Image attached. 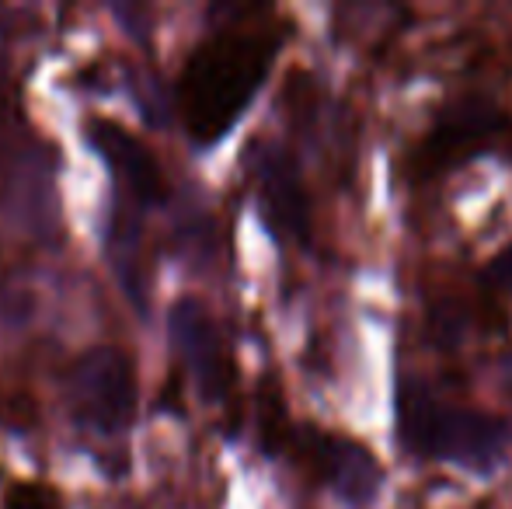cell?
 Segmentation results:
<instances>
[{"instance_id":"3957f363","label":"cell","mask_w":512,"mask_h":509,"mask_svg":"<svg viewBox=\"0 0 512 509\" xmlns=\"http://www.w3.org/2000/svg\"><path fill=\"white\" fill-rule=\"evenodd\" d=\"M70 398L91 429L105 436L122 433L136 412V374L129 356L112 346L84 353L70 374Z\"/></svg>"},{"instance_id":"ba28073f","label":"cell","mask_w":512,"mask_h":509,"mask_svg":"<svg viewBox=\"0 0 512 509\" xmlns=\"http://www.w3.org/2000/svg\"><path fill=\"white\" fill-rule=\"evenodd\" d=\"M502 126V116L488 102H460L443 112V119L429 133L422 147V168H450L457 161H467L478 150L488 147L495 129Z\"/></svg>"},{"instance_id":"5b68a950","label":"cell","mask_w":512,"mask_h":509,"mask_svg":"<svg viewBox=\"0 0 512 509\" xmlns=\"http://www.w3.org/2000/svg\"><path fill=\"white\" fill-rule=\"evenodd\" d=\"M255 192L262 220L276 238L307 241L310 238V203L307 189L300 182V168L293 154L279 143H262L255 150Z\"/></svg>"},{"instance_id":"52a82bcc","label":"cell","mask_w":512,"mask_h":509,"mask_svg":"<svg viewBox=\"0 0 512 509\" xmlns=\"http://www.w3.org/2000/svg\"><path fill=\"white\" fill-rule=\"evenodd\" d=\"M88 133V143L98 150V157L112 168L115 182L143 206H154L164 199V178L161 168H157L154 154L129 133L126 126L112 123V119H88L84 126Z\"/></svg>"},{"instance_id":"277c9868","label":"cell","mask_w":512,"mask_h":509,"mask_svg":"<svg viewBox=\"0 0 512 509\" xmlns=\"http://www.w3.org/2000/svg\"><path fill=\"white\" fill-rule=\"evenodd\" d=\"M297 450L307 468L349 506H370L377 499L380 485H384V468L363 443L321 433V429H304Z\"/></svg>"},{"instance_id":"7a4b0ae2","label":"cell","mask_w":512,"mask_h":509,"mask_svg":"<svg viewBox=\"0 0 512 509\" xmlns=\"http://www.w3.org/2000/svg\"><path fill=\"white\" fill-rule=\"evenodd\" d=\"M398 433L411 454L492 471L506 457L509 429L495 415L443 401L425 381L408 377L398 391Z\"/></svg>"},{"instance_id":"30bf717a","label":"cell","mask_w":512,"mask_h":509,"mask_svg":"<svg viewBox=\"0 0 512 509\" xmlns=\"http://www.w3.org/2000/svg\"><path fill=\"white\" fill-rule=\"evenodd\" d=\"M485 279L495 286V290H506L512 293V245L502 255L492 258V265L485 269Z\"/></svg>"},{"instance_id":"8992f818","label":"cell","mask_w":512,"mask_h":509,"mask_svg":"<svg viewBox=\"0 0 512 509\" xmlns=\"http://www.w3.org/2000/svg\"><path fill=\"white\" fill-rule=\"evenodd\" d=\"M171 335L203 398H223L230 387V360L213 318L199 300H178V307L171 311Z\"/></svg>"},{"instance_id":"8fae6325","label":"cell","mask_w":512,"mask_h":509,"mask_svg":"<svg viewBox=\"0 0 512 509\" xmlns=\"http://www.w3.org/2000/svg\"><path fill=\"white\" fill-rule=\"evenodd\" d=\"M509 394H512V363H509Z\"/></svg>"},{"instance_id":"6da1fadb","label":"cell","mask_w":512,"mask_h":509,"mask_svg":"<svg viewBox=\"0 0 512 509\" xmlns=\"http://www.w3.org/2000/svg\"><path fill=\"white\" fill-rule=\"evenodd\" d=\"M279 39L265 28H220L199 42L178 84V109L199 147L227 136L258 95Z\"/></svg>"},{"instance_id":"9c48e42d","label":"cell","mask_w":512,"mask_h":509,"mask_svg":"<svg viewBox=\"0 0 512 509\" xmlns=\"http://www.w3.org/2000/svg\"><path fill=\"white\" fill-rule=\"evenodd\" d=\"M11 509H56V496L42 485H21L11 492Z\"/></svg>"}]
</instances>
